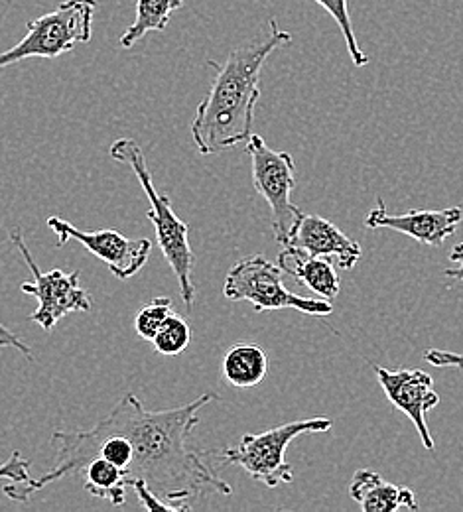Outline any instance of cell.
<instances>
[{"mask_svg": "<svg viewBox=\"0 0 463 512\" xmlns=\"http://www.w3.org/2000/svg\"><path fill=\"white\" fill-rule=\"evenodd\" d=\"M286 247H296L308 255L335 258L343 270L355 268L363 255L361 245L349 239L337 225L310 213L302 215Z\"/></svg>", "mask_w": 463, "mask_h": 512, "instance_id": "12", "label": "cell"}, {"mask_svg": "<svg viewBox=\"0 0 463 512\" xmlns=\"http://www.w3.org/2000/svg\"><path fill=\"white\" fill-rule=\"evenodd\" d=\"M247 152L253 160V184L265 197L272 213V231L276 241L286 247L304 211L292 203V190L296 186V166L292 154L272 150L259 134L247 142Z\"/></svg>", "mask_w": 463, "mask_h": 512, "instance_id": "7", "label": "cell"}, {"mask_svg": "<svg viewBox=\"0 0 463 512\" xmlns=\"http://www.w3.org/2000/svg\"><path fill=\"white\" fill-rule=\"evenodd\" d=\"M373 371L391 404L414 424L422 446L434 451V438L428 428V412L440 404V396L434 390L432 377L420 369H385L373 365Z\"/></svg>", "mask_w": 463, "mask_h": 512, "instance_id": "10", "label": "cell"}, {"mask_svg": "<svg viewBox=\"0 0 463 512\" xmlns=\"http://www.w3.org/2000/svg\"><path fill=\"white\" fill-rule=\"evenodd\" d=\"M46 223L58 235V247L77 241L91 255L103 260L119 280H129L140 272L152 251V243L148 239H127L115 229L79 231L62 217H48Z\"/></svg>", "mask_w": 463, "mask_h": 512, "instance_id": "9", "label": "cell"}, {"mask_svg": "<svg viewBox=\"0 0 463 512\" xmlns=\"http://www.w3.org/2000/svg\"><path fill=\"white\" fill-rule=\"evenodd\" d=\"M0 347H12V349L20 351L26 359H34L32 349H30L24 341H20V337H18L16 333H12V331H10L8 327H4V325H0Z\"/></svg>", "mask_w": 463, "mask_h": 512, "instance_id": "24", "label": "cell"}, {"mask_svg": "<svg viewBox=\"0 0 463 512\" xmlns=\"http://www.w3.org/2000/svg\"><path fill=\"white\" fill-rule=\"evenodd\" d=\"M278 266L324 300L331 302L339 296L341 282L328 256L308 255L296 247H284L278 255Z\"/></svg>", "mask_w": 463, "mask_h": 512, "instance_id": "14", "label": "cell"}, {"mask_svg": "<svg viewBox=\"0 0 463 512\" xmlns=\"http://www.w3.org/2000/svg\"><path fill=\"white\" fill-rule=\"evenodd\" d=\"M172 314V300L170 298H154L152 302L144 304L136 318H134V329L136 335L144 341H152L162 323L168 320Z\"/></svg>", "mask_w": 463, "mask_h": 512, "instance_id": "20", "label": "cell"}, {"mask_svg": "<svg viewBox=\"0 0 463 512\" xmlns=\"http://www.w3.org/2000/svg\"><path fill=\"white\" fill-rule=\"evenodd\" d=\"M349 497L365 512H395L398 509L416 511V495L406 489L385 481L379 473L359 469L353 473L349 483Z\"/></svg>", "mask_w": 463, "mask_h": 512, "instance_id": "13", "label": "cell"}, {"mask_svg": "<svg viewBox=\"0 0 463 512\" xmlns=\"http://www.w3.org/2000/svg\"><path fill=\"white\" fill-rule=\"evenodd\" d=\"M129 487H131L134 493H136L138 503L142 505V509H144V511L182 512L180 507H176V505H172V503L164 501L160 495H156V493H154V491H152L144 481H140V479H133V481H129Z\"/></svg>", "mask_w": 463, "mask_h": 512, "instance_id": "21", "label": "cell"}, {"mask_svg": "<svg viewBox=\"0 0 463 512\" xmlns=\"http://www.w3.org/2000/svg\"><path fill=\"white\" fill-rule=\"evenodd\" d=\"M97 0H66L56 10L30 20L28 34L0 54V69L30 58H58L91 42Z\"/></svg>", "mask_w": 463, "mask_h": 512, "instance_id": "5", "label": "cell"}, {"mask_svg": "<svg viewBox=\"0 0 463 512\" xmlns=\"http://www.w3.org/2000/svg\"><path fill=\"white\" fill-rule=\"evenodd\" d=\"M184 0H136V18L121 36L123 48H133L148 32L166 30L172 14L182 8Z\"/></svg>", "mask_w": 463, "mask_h": 512, "instance_id": "17", "label": "cell"}, {"mask_svg": "<svg viewBox=\"0 0 463 512\" xmlns=\"http://www.w3.org/2000/svg\"><path fill=\"white\" fill-rule=\"evenodd\" d=\"M424 359L438 369H462L463 371V355L462 353H452V351H444V349H428L424 353Z\"/></svg>", "mask_w": 463, "mask_h": 512, "instance_id": "23", "label": "cell"}, {"mask_svg": "<svg viewBox=\"0 0 463 512\" xmlns=\"http://www.w3.org/2000/svg\"><path fill=\"white\" fill-rule=\"evenodd\" d=\"M190 341H192V327H190V323L184 320L182 316L172 312L168 316V320L162 323L158 333L154 335L152 345H154V349L160 355L176 357V355H180L182 351L188 349Z\"/></svg>", "mask_w": 463, "mask_h": 512, "instance_id": "18", "label": "cell"}, {"mask_svg": "<svg viewBox=\"0 0 463 512\" xmlns=\"http://www.w3.org/2000/svg\"><path fill=\"white\" fill-rule=\"evenodd\" d=\"M450 260L456 264L454 268H446L444 270V276L446 278H452V280H460L463 284V243L462 245H458V247H454V251H452V255H450Z\"/></svg>", "mask_w": 463, "mask_h": 512, "instance_id": "25", "label": "cell"}, {"mask_svg": "<svg viewBox=\"0 0 463 512\" xmlns=\"http://www.w3.org/2000/svg\"><path fill=\"white\" fill-rule=\"evenodd\" d=\"M215 400H219L217 394L205 392L180 408L150 412L134 394H125L99 424L131 440L134 457L127 479L144 481L156 495L184 512L192 499L205 493L221 497L233 493L231 485L207 467L203 453L190 446L199 410Z\"/></svg>", "mask_w": 463, "mask_h": 512, "instance_id": "1", "label": "cell"}, {"mask_svg": "<svg viewBox=\"0 0 463 512\" xmlns=\"http://www.w3.org/2000/svg\"><path fill=\"white\" fill-rule=\"evenodd\" d=\"M223 377L237 388H253L265 381L268 357L259 345H235L223 357Z\"/></svg>", "mask_w": 463, "mask_h": 512, "instance_id": "15", "label": "cell"}, {"mask_svg": "<svg viewBox=\"0 0 463 512\" xmlns=\"http://www.w3.org/2000/svg\"><path fill=\"white\" fill-rule=\"evenodd\" d=\"M111 158L129 166L140 184V188L146 193L150 211L148 219L154 223L158 247L162 251L164 258L168 260L178 286H180V296L186 304L188 310H192L196 302V286L192 280L194 268H196V255L190 245V227L174 213L170 197L162 195L156 190L152 174L146 164V156L140 148V144L133 138H121L117 140L111 150Z\"/></svg>", "mask_w": 463, "mask_h": 512, "instance_id": "3", "label": "cell"}, {"mask_svg": "<svg viewBox=\"0 0 463 512\" xmlns=\"http://www.w3.org/2000/svg\"><path fill=\"white\" fill-rule=\"evenodd\" d=\"M462 221V207H448L440 211L412 209L400 215H391L381 199L365 217V225L369 229H391L430 247H440L446 239H450Z\"/></svg>", "mask_w": 463, "mask_h": 512, "instance_id": "11", "label": "cell"}, {"mask_svg": "<svg viewBox=\"0 0 463 512\" xmlns=\"http://www.w3.org/2000/svg\"><path fill=\"white\" fill-rule=\"evenodd\" d=\"M10 241L16 245L32 272V282H24L20 290L38 300V310L28 320L38 323L44 331H52L56 323L73 312H91L93 302L89 294L79 286V270L66 274L64 270L42 272L30 255L24 237L18 229L10 233Z\"/></svg>", "mask_w": 463, "mask_h": 512, "instance_id": "8", "label": "cell"}, {"mask_svg": "<svg viewBox=\"0 0 463 512\" xmlns=\"http://www.w3.org/2000/svg\"><path fill=\"white\" fill-rule=\"evenodd\" d=\"M284 270L265 256H247L239 260L227 274L223 294L233 302H251L257 312L266 310H298L306 316H330V300H316L292 294L282 282Z\"/></svg>", "mask_w": 463, "mask_h": 512, "instance_id": "6", "label": "cell"}, {"mask_svg": "<svg viewBox=\"0 0 463 512\" xmlns=\"http://www.w3.org/2000/svg\"><path fill=\"white\" fill-rule=\"evenodd\" d=\"M0 479L10 483H24L30 479V461L20 455V451H12V455L0 465Z\"/></svg>", "mask_w": 463, "mask_h": 512, "instance_id": "22", "label": "cell"}, {"mask_svg": "<svg viewBox=\"0 0 463 512\" xmlns=\"http://www.w3.org/2000/svg\"><path fill=\"white\" fill-rule=\"evenodd\" d=\"M85 489L99 499L111 501V505L121 507L127 501L129 479L127 473L107 461L105 457H95L85 465Z\"/></svg>", "mask_w": 463, "mask_h": 512, "instance_id": "16", "label": "cell"}, {"mask_svg": "<svg viewBox=\"0 0 463 512\" xmlns=\"http://www.w3.org/2000/svg\"><path fill=\"white\" fill-rule=\"evenodd\" d=\"M292 42V34L270 20V34L233 50L225 64L215 67V79L201 99L192 123V138L203 156L219 154L253 136L255 109L261 97V71L268 56Z\"/></svg>", "mask_w": 463, "mask_h": 512, "instance_id": "2", "label": "cell"}, {"mask_svg": "<svg viewBox=\"0 0 463 512\" xmlns=\"http://www.w3.org/2000/svg\"><path fill=\"white\" fill-rule=\"evenodd\" d=\"M331 428L333 422L326 416L296 420L266 430L263 434H245L235 448L217 449L211 451V455L223 459L225 463L243 467L255 481L274 489L294 481V471L286 461V449L290 442L302 434H324L330 432Z\"/></svg>", "mask_w": 463, "mask_h": 512, "instance_id": "4", "label": "cell"}, {"mask_svg": "<svg viewBox=\"0 0 463 512\" xmlns=\"http://www.w3.org/2000/svg\"><path fill=\"white\" fill-rule=\"evenodd\" d=\"M316 2L330 12L331 18L339 26L353 64L357 65V67L369 64V58L363 54V50L357 44V38H355V32H353V22H351V16H349L347 0H316Z\"/></svg>", "mask_w": 463, "mask_h": 512, "instance_id": "19", "label": "cell"}]
</instances>
